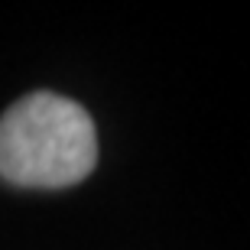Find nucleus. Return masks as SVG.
I'll list each match as a JSON object with an SVG mask.
<instances>
[{
	"instance_id": "f257e3e1",
	"label": "nucleus",
	"mask_w": 250,
	"mask_h": 250,
	"mask_svg": "<svg viewBox=\"0 0 250 250\" xmlns=\"http://www.w3.org/2000/svg\"><path fill=\"white\" fill-rule=\"evenodd\" d=\"M98 163V133L78 101L52 91L20 98L0 117V176L23 188H68Z\"/></svg>"
}]
</instances>
